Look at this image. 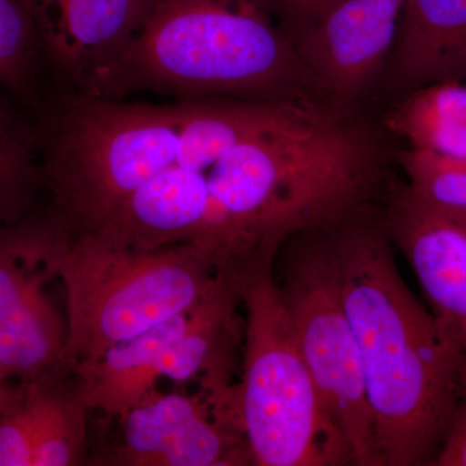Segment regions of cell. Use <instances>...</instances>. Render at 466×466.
Returning <instances> with one entry per match:
<instances>
[{"instance_id":"7","label":"cell","mask_w":466,"mask_h":466,"mask_svg":"<svg viewBox=\"0 0 466 466\" xmlns=\"http://www.w3.org/2000/svg\"><path fill=\"white\" fill-rule=\"evenodd\" d=\"M73 240L52 210L0 226V366L9 380L73 376L67 323L48 294L57 263Z\"/></svg>"},{"instance_id":"4","label":"cell","mask_w":466,"mask_h":466,"mask_svg":"<svg viewBox=\"0 0 466 466\" xmlns=\"http://www.w3.org/2000/svg\"><path fill=\"white\" fill-rule=\"evenodd\" d=\"M276 254L256 250L220 262L244 312L236 421L257 466L352 465L325 412L297 342L275 275Z\"/></svg>"},{"instance_id":"19","label":"cell","mask_w":466,"mask_h":466,"mask_svg":"<svg viewBox=\"0 0 466 466\" xmlns=\"http://www.w3.org/2000/svg\"><path fill=\"white\" fill-rule=\"evenodd\" d=\"M38 41L35 23L23 0H0V84L14 88L25 85Z\"/></svg>"},{"instance_id":"1","label":"cell","mask_w":466,"mask_h":466,"mask_svg":"<svg viewBox=\"0 0 466 466\" xmlns=\"http://www.w3.org/2000/svg\"><path fill=\"white\" fill-rule=\"evenodd\" d=\"M333 238L382 466L434 465L466 400L464 368L404 283L380 207Z\"/></svg>"},{"instance_id":"12","label":"cell","mask_w":466,"mask_h":466,"mask_svg":"<svg viewBox=\"0 0 466 466\" xmlns=\"http://www.w3.org/2000/svg\"><path fill=\"white\" fill-rule=\"evenodd\" d=\"M153 5L149 0H34V21L76 95L95 96Z\"/></svg>"},{"instance_id":"10","label":"cell","mask_w":466,"mask_h":466,"mask_svg":"<svg viewBox=\"0 0 466 466\" xmlns=\"http://www.w3.org/2000/svg\"><path fill=\"white\" fill-rule=\"evenodd\" d=\"M380 218L466 375V210L435 204L406 182H392Z\"/></svg>"},{"instance_id":"23","label":"cell","mask_w":466,"mask_h":466,"mask_svg":"<svg viewBox=\"0 0 466 466\" xmlns=\"http://www.w3.org/2000/svg\"><path fill=\"white\" fill-rule=\"evenodd\" d=\"M24 5H26V8L29 9L30 15H32L34 18V0H23ZM35 23V21H34Z\"/></svg>"},{"instance_id":"2","label":"cell","mask_w":466,"mask_h":466,"mask_svg":"<svg viewBox=\"0 0 466 466\" xmlns=\"http://www.w3.org/2000/svg\"><path fill=\"white\" fill-rule=\"evenodd\" d=\"M382 128L309 106L227 152L208 175L226 250L279 254L299 233L379 208L394 182Z\"/></svg>"},{"instance_id":"13","label":"cell","mask_w":466,"mask_h":466,"mask_svg":"<svg viewBox=\"0 0 466 466\" xmlns=\"http://www.w3.org/2000/svg\"><path fill=\"white\" fill-rule=\"evenodd\" d=\"M208 170L170 164L143 184L94 233L124 248L150 250L207 240L213 198Z\"/></svg>"},{"instance_id":"17","label":"cell","mask_w":466,"mask_h":466,"mask_svg":"<svg viewBox=\"0 0 466 466\" xmlns=\"http://www.w3.org/2000/svg\"><path fill=\"white\" fill-rule=\"evenodd\" d=\"M41 188H45V179L32 137L0 110V226L30 216Z\"/></svg>"},{"instance_id":"11","label":"cell","mask_w":466,"mask_h":466,"mask_svg":"<svg viewBox=\"0 0 466 466\" xmlns=\"http://www.w3.org/2000/svg\"><path fill=\"white\" fill-rule=\"evenodd\" d=\"M90 410L73 376L9 380L0 397V466H81Z\"/></svg>"},{"instance_id":"21","label":"cell","mask_w":466,"mask_h":466,"mask_svg":"<svg viewBox=\"0 0 466 466\" xmlns=\"http://www.w3.org/2000/svg\"><path fill=\"white\" fill-rule=\"evenodd\" d=\"M435 466H466V400L453 420Z\"/></svg>"},{"instance_id":"16","label":"cell","mask_w":466,"mask_h":466,"mask_svg":"<svg viewBox=\"0 0 466 466\" xmlns=\"http://www.w3.org/2000/svg\"><path fill=\"white\" fill-rule=\"evenodd\" d=\"M382 127L406 140L408 149L466 159V84L441 82L408 92L392 101Z\"/></svg>"},{"instance_id":"24","label":"cell","mask_w":466,"mask_h":466,"mask_svg":"<svg viewBox=\"0 0 466 466\" xmlns=\"http://www.w3.org/2000/svg\"><path fill=\"white\" fill-rule=\"evenodd\" d=\"M150 3H152V5H156V3L158 2V0H149Z\"/></svg>"},{"instance_id":"14","label":"cell","mask_w":466,"mask_h":466,"mask_svg":"<svg viewBox=\"0 0 466 466\" xmlns=\"http://www.w3.org/2000/svg\"><path fill=\"white\" fill-rule=\"evenodd\" d=\"M441 82L466 84V0H406L377 90L392 103Z\"/></svg>"},{"instance_id":"20","label":"cell","mask_w":466,"mask_h":466,"mask_svg":"<svg viewBox=\"0 0 466 466\" xmlns=\"http://www.w3.org/2000/svg\"><path fill=\"white\" fill-rule=\"evenodd\" d=\"M343 0H262L276 25L288 39L305 33Z\"/></svg>"},{"instance_id":"6","label":"cell","mask_w":466,"mask_h":466,"mask_svg":"<svg viewBox=\"0 0 466 466\" xmlns=\"http://www.w3.org/2000/svg\"><path fill=\"white\" fill-rule=\"evenodd\" d=\"M275 275L300 352L325 412L348 443L352 465L382 466L360 351L343 302L333 227L285 242Z\"/></svg>"},{"instance_id":"9","label":"cell","mask_w":466,"mask_h":466,"mask_svg":"<svg viewBox=\"0 0 466 466\" xmlns=\"http://www.w3.org/2000/svg\"><path fill=\"white\" fill-rule=\"evenodd\" d=\"M404 2L343 0L290 41L324 109L363 113L390 57Z\"/></svg>"},{"instance_id":"5","label":"cell","mask_w":466,"mask_h":466,"mask_svg":"<svg viewBox=\"0 0 466 466\" xmlns=\"http://www.w3.org/2000/svg\"><path fill=\"white\" fill-rule=\"evenodd\" d=\"M66 296V360L76 368L110 346L191 311L223 281L213 248L189 242L158 249L73 238L57 263Z\"/></svg>"},{"instance_id":"3","label":"cell","mask_w":466,"mask_h":466,"mask_svg":"<svg viewBox=\"0 0 466 466\" xmlns=\"http://www.w3.org/2000/svg\"><path fill=\"white\" fill-rule=\"evenodd\" d=\"M135 91L323 108L262 0H158L94 97Z\"/></svg>"},{"instance_id":"18","label":"cell","mask_w":466,"mask_h":466,"mask_svg":"<svg viewBox=\"0 0 466 466\" xmlns=\"http://www.w3.org/2000/svg\"><path fill=\"white\" fill-rule=\"evenodd\" d=\"M397 159L406 183L417 195L443 207L466 210V159L415 149L400 150Z\"/></svg>"},{"instance_id":"15","label":"cell","mask_w":466,"mask_h":466,"mask_svg":"<svg viewBox=\"0 0 466 466\" xmlns=\"http://www.w3.org/2000/svg\"><path fill=\"white\" fill-rule=\"evenodd\" d=\"M191 311L116 343L76 368L73 379L91 413L112 421L158 392L156 382L162 377L165 354L186 333Z\"/></svg>"},{"instance_id":"22","label":"cell","mask_w":466,"mask_h":466,"mask_svg":"<svg viewBox=\"0 0 466 466\" xmlns=\"http://www.w3.org/2000/svg\"><path fill=\"white\" fill-rule=\"evenodd\" d=\"M9 382L7 373L5 372L2 366H0V397H2L3 391L5 390V386Z\"/></svg>"},{"instance_id":"8","label":"cell","mask_w":466,"mask_h":466,"mask_svg":"<svg viewBox=\"0 0 466 466\" xmlns=\"http://www.w3.org/2000/svg\"><path fill=\"white\" fill-rule=\"evenodd\" d=\"M235 383V382H233ZM198 392H156L106 425L115 433L100 441L88 464L104 466L253 465L236 421L232 386Z\"/></svg>"}]
</instances>
